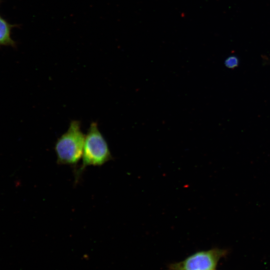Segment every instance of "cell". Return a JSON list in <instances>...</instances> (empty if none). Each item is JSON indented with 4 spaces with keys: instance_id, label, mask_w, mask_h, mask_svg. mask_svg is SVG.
<instances>
[{
    "instance_id": "5",
    "label": "cell",
    "mask_w": 270,
    "mask_h": 270,
    "mask_svg": "<svg viewBox=\"0 0 270 270\" xmlns=\"http://www.w3.org/2000/svg\"><path fill=\"white\" fill-rule=\"evenodd\" d=\"M224 64L227 68L233 69L238 66V60L236 56H230L226 59Z\"/></svg>"
},
{
    "instance_id": "4",
    "label": "cell",
    "mask_w": 270,
    "mask_h": 270,
    "mask_svg": "<svg viewBox=\"0 0 270 270\" xmlns=\"http://www.w3.org/2000/svg\"><path fill=\"white\" fill-rule=\"evenodd\" d=\"M14 26L0 16V46H16L11 36L12 30Z\"/></svg>"
},
{
    "instance_id": "2",
    "label": "cell",
    "mask_w": 270,
    "mask_h": 270,
    "mask_svg": "<svg viewBox=\"0 0 270 270\" xmlns=\"http://www.w3.org/2000/svg\"><path fill=\"white\" fill-rule=\"evenodd\" d=\"M82 164L77 171L76 179L88 166H100L112 158L107 142L96 122L91 123L85 136Z\"/></svg>"
},
{
    "instance_id": "3",
    "label": "cell",
    "mask_w": 270,
    "mask_h": 270,
    "mask_svg": "<svg viewBox=\"0 0 270 270\" xmlns=\"http://www.w3.org/2000/svg\"><path fill=\"white\" fill-rule=\"evenodd\" d=\"M225 249L213 248L196 252L178 262L170 264L169 270H216L220 260L226 256Z\"/></svg>"
},
{
    "instance_id": "1",
    "label": "cell",
    "mask_w": 270,
    "mask_h": 270,
    "mask_svg": "<svg viewBox=\"0 0 270 270\" xmlns=\"http://www.w3.org/2000/svg\"><path fill=\"white\" fill-rule=\"evenodd\" d=\"M78 120H72L67 131L57 140L54 150L58 164L76 165L82 158L85 136Z\"/></svg>"
}]
</instances>
